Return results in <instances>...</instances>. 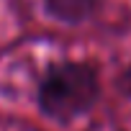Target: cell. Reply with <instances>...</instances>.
I'll return each instance as SVG.
<instances>
[{
	"label": "cell",
	"mask_w": 131,
	"mask_h": 131,
	"mask_svg": "<svg viewBox=\"0 0 131 131\" xmlns=\"http://www.w3.org/2000/svg\"><path fill=\"white\" fill-rule=\"evenodd\" d=\"M121 90H123V93L131 98V67H128V70L121 75Z\"/></svg>",
	"instance_id": "3"
},
{
	"label": "cell",
	"mask_w": 131,
	"mask_h": 131,
	"mask_svg": "<svg viewBox=\"0 0 131 131\" xmlns=\"http://www.w3.org/2000/svg\"><path fill=\"white\" fill-rule=\"evenodd\" d=\"M39 108L44 116L67 123L93 111L100 98V72L90 62L64 59L44 72L39 82Z\"/></svg>",
	"instance_id": "1"
},
{
	"label": "cell",
	"mask_w": 131,
	"mask_h": 131,
	"mask_svg": "<svg viewBox=\"0 0 131 131\" xmlns=\"http://www.w3.org/2000/svg\"><path fill=\"white\" fill-rule=\"evenodd\" d=\"M46 13L54 16L62 23H85L90 21L98 8H100V0H44Z\"/></svg>",
	"instance_id": "2"
}]
</instances>
